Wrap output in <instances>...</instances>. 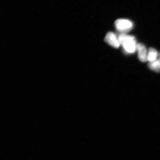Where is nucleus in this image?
<instances>
[{"instance_id":"f03ea898","label":"nucleus","mask_w":160,"mask_h":160,"mask_svg":"<svg viewBox=\"0 0 160 160\" xmlns=\"http://www.w3.org/2000/svg\"><path fill=\"white\" fill-rule=\"evenodd\" d=\"M115 26L117 30L121 33H126L133 28V23L130 20L119 19L115 22Z\"/></svg>"},{"instance_id":"423d86ee","label":"nucleus","mask_w":160,"mask_h":160,"mask_svg":"<svg viewBox=\"0 0 160 160\" xmlns=\"http://www.w3.org/2000/svg\"><path fill=\"white\" fill-rule=\"evenodd\" d=\"M149 68L152 70L156 72H159L160 71V61L158 59L154 62H149L148 64Z\"/></svg>"},{"instance_id":"39448f33","label":"nucleus","mask_w":160,"mask_h":160,"mask_svg":"<svg viewBox=\"0 0 160 160\" xmlns=\"http://www.w3.org/2000/svg\"><path fill=\"white\" fill-rule=\"evenodd\" d=\"M158 51L154 49V48H149L148 50L147 53V61L149 62H154L157 59H158Z\"/></svg>"},{"instance_id":"0eeeda50","label":"nucleus","mask_w":160,"mask_h":160,"mask_svg":"<svg viewBox=\"0 0 160 160\" xmlns=\"http://www.w3.org/2000/svg\"><path fill=\"white\" fill-rule=\"evenodd\" d=\"M159 60L160 61V52L159 54Z\"/></svg>"},{"instance_id":"7ed1b4c3","label":"nucleus","mask_w":160,"mask_h":160,"mask_svg":"<svg viewBox=\"0 0 160 160\" xmlns=\"http://www.w3.org/2000/svg\"><path fill=\"white\" fill-rule=\"evenodd\" d=\"M105 41L110 46L115 48H118L120 46L118 38L113 32H109L106 34Z\"/></svg>"},{"instance_id":"20e7f679","label":"nucleus","mask_w":160,"mask_h":160,"mask_svg":"<svg viewBox=\"0 0 160 160\" xmlns=\"http://www.w3.org/2000/svg\"><path fill=\"white\" fill-rule=\"evenodd\" d=\"M137 50L138 51V57L142 62H146L147 61L148 51L146 47L141 43H138L137 45Z\"/></svg>"},{"instance_id":"f257e3e1","label":"nucleus","mask_w":160,"mask_h":160,"mask_svg":"<svg viewBox=\"0 0 160 160\" xmlns=\"http://www.w3.org/2000/svg\"><path fill=\"white\" fill-rule=\"evenodd\" d=\"M120 45L123 46V49L128 53H133L137 50L136 41L132 36L126 33H121L118 37Z\"/></svg>"}]
</instances>
